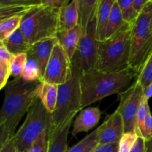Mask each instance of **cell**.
I'll use <instances>...</instances> for the list:
<instances>
[{
  "label": "cell",
  "instance_id": "obj_1",
  "mask_svg": "<svg viewBox=\"0 0 152 152\" xmlns=\"http://www.w3.org/2000/svg\"><path fill=\"white\" fill-rule=\"evenodd\" d=\"M39 81L13 79L4 87V98L0 111V146L13 137L22 117L34 99Z\"/></svg>",
  "mask_w": 152,
  "mask_h": 152
},
{
  "label": "cell",
  "instance_id": "obj_2",
  "mask_svg": "<svg viewBox=\"0 0 152 152\" xmlns=\"http://www.w3.org/2000/svg\"><path fill=\"white\" fill-rule=\"evenodd\" d=\"M137 74L131 69L108 73L94 69L81 74L82 108L115 94H120L132 86Z\"/></svg>",
  "mask_w": 152,
  "mask_h": 152
},
{
  "label": "cell",
  "instance_id": "obj_3",
  "mask_svg": "<svg viewBox=\"0 0 152 152\" xmlns=\"http://www.w3.org/2000/svg\"><path fill=\"white\" fill-rule=\"evenodd\" d=\"M131 28L128 25L114 37L99 42L96 69L108 73L130 69Z\"/></svg>",
  "mask_w": 152,
  "mask_h": 152
},
{
  "label": "cell",
  "instance_id": "obj_4",
  "mask_svg": "<svg viewBox=\"0 0 152 152\" xmlns=\"http://www.w3.org/2000/svg\"><path fill=\"white\" fill-rule=\"evenodd\" d=\"M81 71L72 65L71 74L65 83L58 86L56 108L52 113V125L50 131L60 129L68 121L74 120L82 108ZM49 131V132H50Z\"/></svg>",
  "mask_w": 152,
  "mask_h": 152
},
{
  "label": "cell",
  "instance_id": "obj_5",
  "mask_svg": "<svg viewBox=\"0 0 152 152\" xmlns=\"http://www.w3.org/2000/svg\"><path fill=\"white\" fill-rule=\"evenodd\" d=\"M59 9L39 5L22 18L20 31L30 45L56 37Z\"/></svg>",
  "mask_w": 152,
  "mask_h": 152
},
{
  "label": "cell",
  "instance_id": "obj_6",
  "mask_svg": "<svg viewBox=\"0 0 152 152\" xmlns=\"http://www.w3.org/2000/svg\"><path fill=\"white\" fill-rule=\"evenodd\" d=\"M51 125L52 114L37 97L27 113L24 123L13 136L17 152H28L40 135L50 131Z\"/></svg>",
  "mask_w": 152,
  "mask_h": 152
},
{
  "label": "cell",
  "instance_id": "obj_7",
  "mask_svg": "<svg viewBox=\"0 0 152 152\" xmlns=\"http://www.w3.org/2000/svg\"><path fill=\"white\" fill-rule=\"evenodd\" d=\"M152 50L151 15L142 10L131 28L129 67L137 75Z\"/></svg>",
  "mask_w": 152,
  "mask_h": 152
},
{
  "label": "cell",
  "instance_id": "obj_8",
  "mask_svg": "<svg viewBox=\"0 0 152 152\" xmlns=\"http://www.w3.org/2000/svg\"><path fill=\"white\" fill-rule=\"evenodd\" d=\"M99 42L96 37V19L89 24L86 31L82 35L71 59L72 65H75L82 74L96 69Z\"/></svg>",
  "mask_w": 152,
  "mask_h": 152
},
{
  "label": "cell",
  "instance_id": "obj_9",
  "mask_svg": "<svg viewBox=\"0 0 152 152\" xmlns=\"http://www.w3.org/2000/svg\"><path fill=\"white\" fill-rule=\"evenodd\" d=\"M119 96L120 103L117 109L123 117L125 133L135 132L137 116L144 96L143 88L135 80L129 88L119 94Z\"/></svg>",
  "mask_w": 152,
  "mask_h": 152
},
{
  "label": "cell",
  "instance_id": "obj_10",
  "mask_svg": "<svg viewBox=\"0 0 152 152\" xmlns=\"http://www.w3.org/2000/svg\"><path fill=\"white\" fill-rule=\"evenodd\" d=\"M71 68V59L58 42L53 47L41 81L56 86L64 84L69 80Z\"/></svg>",
  "mask_w": 152,
  "mask_h": 152
},
{
  "label": "cell",
  "instance_id": "obj_11",
  "mask_svg": "<svg viewBox=\"0 0 152 152\" xmlns=\"http://www.w3.org/2000/svg\"><path fill=\"white\" fill-rule=\"evenodd\" d=\"M124 133L123 117L117 109L113 114L108 116L99 127V145L118 143Z\"/></svg>",
  "mask_w": 152,
  "mask_h": 152
},
{
  "label": "cell",
  "instance_id": "obj_12",
  "mask_svg": "<svg viewBox=\"0 0 152 152\" xmlns=\"http://www.w3.org/2000/svg\"><path fill=\"white\" fill-rule=\"evenodd\" d=\"M102 112L99 108L89 107L80 111L73 123L71 134L75 137L80 133L88 132L99 123Z\"/></svg>",
  "mask_w": 152,
  "mask_h": 152
},
{
  "label": "cell",
  "instance_id": "obj_13",
  "mask_svg": "<svg viewBox=\"0 0 152 152\" xmlns=\"http://www.w3.org/2000/svg\"><path fill=\"white\" fill-rule=\"evenodd\" d=\"M57 42V37L45 39L31 45V48L28 50V52L31 53L38 61L42 77L44 75L46 65L50 59L53 47Z\"/></svg>",
  "mask_w": 152,
  "mask_h": 152
},
{
  "label": "cell",
  "instance_id": "obj_14",
  "mask_svg": "<svg viewBox=\"0 0 152 152\" xmlns=\"http://www.w3.org/2000/svg\"><path fill=\"white\" fill-rule=\"evenodd\" d=\"M79 6L77 0H72L59 10L58 32L69 31L79 25Z\"/></svg>",
  "mask_w": 152,
  "mask_h": 152
},
{
  "label": "cell",
  "instance_id": "obj_15",
  "mask_svg": "<svg viewBox=\"0 0 152 152\" xmlns=\"http://www.w3.org/2000/svg\"><path fill=\"white\" fill-rule=\"evenodd\" d=\"M73 120L68 121L60 129L49 132L47 152H66L68 151V136Z\"/></svg>",
  "mask_w": 152,
  "mask_h": 152
},
{
  "label": "cell",
  "instance_id": "obj_16",
  "mask_svg": "<svg viewBox=\"0 0 152 152\" xmlns=\"http://www.w3.org/2000/svg\"><path fill=\"white\" fill-rule=\"evenodd\" d=\"M101 0H77L79 6V25L83 34L89 24L96 19V13Z\"/></svg>",
  "mask_w": 152,
  "mask_h": 152
},
{
  "label": "cell",
  "instance_id": "obj_17",
  "mask_svg": "<svg viewBox=\"0 0 152 152\" xmlns=\"http://www.w3.org/2000/svg\"><path fill=\"white\" fill-rule=\"evenodd\" d=\"M58 95V86L46 82H39L37 90V97L50 114L54 111Z\"/></svg>",
  "mask_w": 152,
  "mask_h": 152
},
{
  "label": "cell",
  "instance_id": "obj_18",
  "mask_svg": "<svg viewBox=\"0 0 152 152\" xmlns=\"http://www.w3.org/2000/svg\"><path fill=\"white\" fill-rule=\"evenodd\" d=\"M82 35L83 32L80 25L69 31L57 33L56 37L58 39V42L65 50L71 60L74 56V53L77 49Z\"/></svg>",
  "mask_w": 152,
  "mask_h": 152
},
{
  "label": "cell",
  "instance_id": "obj_19",
  "mask_svg": "<svg viewBox=\"0 0 152 152\" xmlns=\"http://www.w3.org/2000/svg\"><path fill=\"white\" fill-rule=\"evenodd\" d=\"M116 0H101L96 13V37L99 42L103 41L107 23Z\"/></svg>",
  "mask_w": 152,
  "mask_h": 152
},
{
  "label": "cell",
  "instance_id": "obj_20",
  "mask_svg": "<svg viewBox=\"0 0 152 152\" xmlns=\"http://www.w3.org/2000/svg\"><path fill=\"white\" fill-rule=\"evenodd\" d=\"M128 25H129V24L126 22V21L123 19L120 7H119L117 1H116L113 5L111 14H110L108 23H107L104 40L108 39L114 37V35L118 34L120 31L126 28Z\"/></svg>",
  "mask_w": 152,
  "mask_h": 152
},
{
  "label": "cell",
  "instance_id": "obj_21",
  "mask_svg": "<svg viewBox=\"0 0 152 152\" xmlns=\"http://www.w3.org/2000/svg\"><path fill=\"white\" fill-rule=\"evenodd\" d=\"M0 43L7 49L12 56L27 53L31 48V45L28 42L20 29L16 30L4 41L0 42Z\"/></svg>",
  "mask_w": 152,
  "mask_h": 152
},
{
  "label": "cell",
  "instance_id": "obj_22",
  "mask_svg": "<svg viewBox=\"0 0 152 152\" xmlns=\"http://www.w3.org/2000/svg\"><path fill=\"white\" fill-rule=\"evenodd\" d=\"M22 78L28 82H40L42 78L38 61L29 52H27V61L24 67Z\"/></svg>",
  "mask_w": 152,
  "mask_h": 152
},
{
  "label": "cell",
  "instance_id": "obj_23",
  "mask_svg": "<svg viewBox=\"0 0 152 152\" xmlns=\"http://www.w3.org/2000/svg\"><path fill=\"white\" fill-rule=\"evenodd\" d=\"M99 128H97L87 136L85 137L76 145L68 148L66 152H92L99 145Z\"/></svg>",
  "mask_w": 152,
  "mask_h": 152
},
{
  "label": "cell",
  "instance_id": "obj_24",
  "mask_svg": "<svg viewBox=\"0 0 152 152\" xmlns=\"http://www.w3.org/2000/svg\"><path fill=\"white\" fill-rule=\"evenodd\" d=\"M37 6L21 5V4H10V5L0 6V21L14 16L24 17L27 13Z\"/></svg>",
  "mask_w": 152,
  "mask_h": 152
},
{
  "label": "cell",
  "instance_id": "obj_25",
  "mask_svg": "<svg viewBox=\"0 0 152 152\" xmlns=\"http://www.w3.org/2000/svg\"><path fill=\"white\" fill-rule=\"evenodd\" d=\"M22 18L21 16H14L0 21V42L4 41L16 30L19 29Z\"/></svg>",
  "mask_w": 152,
  "mask_h": 152
},
{
  "label": "cell",
  "instance_id": "obj_26",
  "mask_svg": "<svg viewBox=\"0 0 152 152\" xmlns=\"http://www.w3.org/2000/svg\"><path fill=\"white\" fill-rule=\"evenodd\" d=\"M149 114H151V111H150V108L148 105V100H147L143 96L140 105L137 116L135 133L137 134L138 137H142L144 138L145 132V119Z\"/></svg>",
  "mask_w": 152,
  "mask_h": 152
},
{
  "label": "cell",
  "instance_id": "obj_27",
  "mask_svg": "<svg viewBox=\"0 0 152 152\" xmlns=\"http://www.w3.org/2000/svg\"><path fill=\"white\" fill-rule=\"evenodd\" d=\"M136 81L142 86L143 90L152 82V50L137 75Z\"/></svg>",
  "mask_w": 152,
  "mask_h": 152
},
{
  "label": "cell",
  "instance_id": "obj_28",
  "mask_svg": "<svg viewBox=\"0 0 152 152\" xmlns=\"http://www.w3.org/2000/svg\"><path fill=\"white\" fill-rule=\"evenodd\" d=\"M126 22L132 25L140 13L135 10L133 0H116Z\"/></svg>",
  "mask_w": 152,
  "mask_h": 152
},
{
  "label": "cell",
  "instance_id": "obj_29",
  "mask_svg": "<svg viewBox=\"0 0 152 152\" xmlns=\"http://www.w3.org/2000/svg\"><path fill=\"white\" fill-rule=\"evenodd\" d=\"M26 61L27 53H19V54L12 56L10 62V67L11 75L14 77V79L22 78V72H23Z\"/></svg>",
  "mask_w": 152,
  "mask_h": 152
},
{
  "label": "cell",
  "instance_id": "obj_30",
  "mask_svg": "<svg viewBox=\"0 0 152 152\" xmlns=\"http://www.w3.org/2000/svg\"><path fill=\"white\" fill-rule=\"evenodd\" d=\"M137 137L135 132L124 133L118 142V152H130Z\"/></svg>",
  "mask_w": 152,
  "mask_h": 152
},
{
  "label": "cell",
  "instance_id": "obj_31",
  "mask_svg": "<svg viewBox=\"0 0 152 152\" xmlns=\"http://www.w3.org/2000/svg\"><path fill=\"white\" fill-rule=\"evenodd\" d=\"M49 141V132H45L32 144L28 152H47Z\"/></svg>",
  "mask_w": 152,
  "mask_h": 152
},
{
  "label": "cell",
  "instance_id": "obj_32",
  "mask_svg": "<svg viewBox=\"0 0 152 152\" xmlns=\"http://www.w3.org/2000/svg\"><path fill=\"white\" fill-rule=\"evenodd\" d=\"M11 76L10 63L0 62V89L4 88L8 83L9 77Z\"/></svg>",
  "mask_w": 152,
  "mask_h": 152
},
{
  "label": "cell",
  "instance_id": "obj_33",
  "mask_svg": "<svg viewBox=\"0 0 152 152\" xmlns=\"http://www.w3.org/2000/svg\"><path fill=\"white\" fill-rule=\"evenodd\" d=\"M21 4V5L39 6L42 5L41 0H0V6Z\"/></svg>",
  "mask_w": 152,
  "mask_h": 152
},
{
  "label": "cell",
  "instance_id": "obj_34",
  "mask_svg": "<svg viewBox=\"0 0 152 152\" xmlns=\"http://www.w3.org/2000/svg\"><path fill=\"white\" fill-rule=\"evenodd\" d=\"M69 0H41V4L52 8L59 9L69 4Z\"/></svg>",
  "mask_w": 152,
  "mask_h": 152
},
{
  "label": "cell",
  "instance_id": "obj_35",
  "mask_svg": "<svg viewBox=\"0 0 152 152\" xmlns=\"http://www.w3.org/2000/svg\"><path fill=\"white\" fill-rule=\"evenodd\" d=\"M92 152H118V143L98 145Z\"/></svg>",
  "mask_w": 152,
  "mask_h": 152
},
{
  "label": "cell",
  "instance_id": "obj_36",
  "mask_svg": "<svg viewBox=\"0 0 152 152\" xmlns=\"http://www.w3.org/2000/svg\"><path fill=\"white\" fill-rule=\"evenodd\" d=\"M145 142L146 140L143 137H138L130 152H147Z\"/></svg>",
  "mask_w": 152,
  "mask_h": 152
},
{
  "label": "cell",
  "instance_id": "obj_37",
  "mask_svg": "<svg viewBox=\"0 0 152 152\" xmlns=\"http://www.w3.org/2000/svg\"><path fill=\"white\" fill-rule=\"evenodd\" d=\"M145 135H144V139L145 140H148L152 138V115L149 114L148 117L145 119Z\"/></svg>",
  "mask_w": 152,
  "mask_h": 152
},
{
  "label": "cell",
  "instance_id": "obj_38",
  "mask_svg": "<svg viewBox=\"0 0 152 152\" xmlns=\"http://www.w3.org/2000/svg\"><path fill=\"white\" fill-rule=\"evenodd\" d=\"M0 152H17L13 137L0 146Z\"/></svg>",
  "mask_w": 152,
  "mask_h": 152
},
{
  "label": "cell",
  "instance_id": "obj_39",
  "mask_svg": "<svg viewBox=\"0 0 152 152\" xmlns=\"http://www.w3.org/2000/svg\"><path fill=\"white\" fill-rule=\"evenodd\" d=\"M12 55L7 49L1 43L0 45V62H4L10 63L11 60Z\"/></svg>",
  "mask_w": 152,
  "mask_h": 152
},
{
  "label": "cell",
  "instance_id": "obj_40",
  "mask_svg": "<svg viewBox=\"0 0 152 152\" xmlns=\"http://www.w3.org/2000/svg\"><path fill=\"white\" fill-rule=\"evenodd\" d=\"M135 10L138 13H140L144 7L149 2V0H133Z\"/></svg>",
  "mask_w": 152,
  "mask_h": 152
},
{
  "label": "cell",
  "instance_id": "obj_41",
  "mask_svg": "<svg viewBox=\"0 0 152 152\" xmlns=\"http://www.w3.org/2000/svg\"><path fill=\"white\" fill-rule=\"evenodd\" d=\"M144 97L148 100L152 97V82L148 86V87L144 89Z\"/></svg>",
  "mask_w": 152,
  "mask_h": 152
},
{
  "label": "cell",
  "instance_id": "obj_42",
  "mask_svg": "<svg viewBox=\"0 0 152 152\" xmlns=\"http://www.w3.org/2000/svg\"><path fill=\"white\" fill-rule=\"evenodd\" d=\"M143 10L148 12V13H150V15H151V26L152 28V1H149V2L144 7Z\"/></svg>",
  "mask_w": 152,
  "mask_h": 152
},
{
  "label": "cell",
  "instance_id": "obj_43",
  "mask_svg": "<svg viewBox=\"0 0 152 152\" xmlns=\"http://www.w3.org/2000/svg\"><path fill=\"white\" fill-rule=\"evenodd\" d=\"M145 145H146V151L152 152V138L148 140H146Z\"/></svg>",
  "mask_w": 152,
  "mask_h": 152
},
{
  "label": "cell",
  "instance_id": "obj_44",
  "mask_svg": "<svg viewBox=\"0 0 152 152\" xmlns=\"http://www.w3.org/2000/svg\"><path fill=\"white\" fill-rule=\"evenodd\" d=\"M149 1H152V0H149Z\"/></svg>",
  "mask_w": 152,
  "mask_h": 152
}]
</instances>
